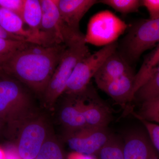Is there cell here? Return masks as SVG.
<instances>
[{
  "instance_id": "23",
  "label": "cell",
  "mask_w": 159,
  "mask_h": 159,
  "mask_svg": "<svg viewBox=\"0 0 159 159\" xmlns=\"http://www.w3.org/2000/svg\"><path fill=\"white\" fill-rule=\"evenodd\" d=\"M29 43H30L0 37V66L16 52L25 48Z\"/></svg>"
},
{
  "instance_id": "8",
  "label": "cell",
  "mask_w": 159,
  "mask_h": 159,
  "mask_svg": "<svg viewBox=\"0 0 159 159\" xmlns=\"http://www.w3.org/2000/svg\"><path fill=\"white\" fill-rule=\"evenodd\" d=\"M111 136L107 129L86 127L66 134L65 140L74 152L96 156Z\"/></svg>"
},
{
  "instance_id": "24",
  "label": "cell",
  "mask_w": 159,
  "mask_h": 159,
  "mask_svg": "<svg viewBox=\"0 0 159 159\" xmlns=\"http://www.w3.org/2000/svg\"><path fill=\"white\" fill-rule=\"evenodd\" d=\"M145 126L147 133L153 147L159 154V125L148 122L144 119L137 118Z\"/></svg>"
},
{
  "instance_id": "16",
  "label": "cell",
  "mask_w": 159,
  "mask_h": 159,
  "mask_svg": "<svg viewBox=\"0 0 159 159\" xmlns=\"http://www.w3.org/2000/svg\"><path fill=\"white\" fill-rule=\"evenodd\" d=\"M42 11L40 0H25L21 19L27 29L42 45L50 46L41 32Z\"/></svg>"
},
{
  "instance_id": "29",
  "label": "cell",
  "mask_w": 159,
  "mask_h": 159,
  "mask_svg": "<svg viewBox=\"0 0 159 159\" xmlns=\"http://www.w3.org/2000/svg\"><path fill=\"white\" fill-rule=\"evenodd\" d=\"M2 137H5V128L2 122L0 119V138Z\"/></svg>"
},
{
  "instance_id": "13",
  "label": "cell",
  "mask_w": 159,
  "mask_h": 159,
  "mask_svg": "<svg viewBox=\"0 0 159 159\" xmlns=\"http://www.w3.org/2000/svg\"><path fill=\"white\" fill-rule=\"evenodd\" d=\"M131 72L130 65L117 50L105 60L94 78L98 86Z\"/></svg>"
},
{
  "instance_id": "5",
  "label": "cell",
  "mask_w": 159,
  "mask_h": 159,
  "mask_svg": "<svg viewBox=\"0 0 159 159\" xmlns=\"http://www.w3.org/2000/svg\"><path fill=\"white\" fill-rule=\"evenodd\" d=\"M42 11L40 31L49 45L68 46L81 40L85 35L74 33L66 27L60 15L57 0H40Z\"/></svg>"
},
{
  "instance_id": "2",
  "label": "cell",
  "mask_w": 159,
  "mask_h": 159,
  "mask_svg": "<svg viewBox=\"0 0 159 159\" xmlns=\"http://www.w3.org/2000/svg\"><path fill=\"white\" fill-rule=\"evenodd\" d=\"M38 115L25 85L11 77L0 76V119L5 137L14 141L23 125Z\"/></svg>"
},
{
  "instance_id": "30",
  "label": "cell",
  "mask_w": 159,
  "mask_h": 159,
  "mask_svg": "<svg viewBox=\"0 0 159 159\" xmlns=\"http://www.w3.org/2000/svg\"><path fill=\"white\" fill-rule=\"evenodd\" d=\"M7 156L6 151L0 147V159H7Z\"/></svg>"
},
{
  "instance_id": "6",
  "label": "cell",
  "mask_w": 159,
  "mask_h": 159,
  "mask_svg": "<svg viewBox=\"0 0 159 159\" xmlns=\"http://www.w3.org/2000/svg\"><path fill=\"white\" fill-rule=\"evenodd\" d=\"M118 47L117 43H110L80 61L71 74L63 94L76 95L85 91L89 87L92 77H94L105 60L117 51Z\"/></svg>"
},
{
  "instance_id": "10",
  "label": "cell",
  "mask_w": 159,
  "mask_h": 159,
  "mask_svg": "<svg viewBox=\"0 0 159 159\" xmlns=\"http://www.w3.org/2000/svg\"><path fill=\"white\" fill-rule=\"evenodd\" d=\"M99 3L97 0H57V6L66 27L76 34H82L79 29L80 20L93 6Z\"/></svg>"
},
{
  "instance_id": "25",
  "label": "cell",
  "mask_w": 159,
  "mask_h": 159,
  "mask_svg": "<svg viewBox=\"0 0 159 159\" xmlns=\"http://www.w3.org/2000/svg\"><path fill=\"white\" fill-rule=\"evenodd\" d=\"M25 0H0V6L15 13L21 18Z\"/></svg>"
},
{
  "instance_id": "1",
  "label": "cell",
  "mask_w": 159,
  "mask_h": 159,
  "mask_svg": "<svg viewBox=\"0 0 159 159\" xmlns=\"http://www.w3.org/2000/svg\"><path fill=\"white\" fill-rule=\"evenodd\" d=\"M66 47L30 43L3 63L0 70L42 98Z\"/></svg>"
},
{
  "instance_id": "21",
  "label": "cell",
  "mask_w": 159,
  "mask_h": 159,
  "mask_svg": "<svg viewBox=\"0 0 159 159\" xmlns=\"http://www.w3.org/2000/svg\"><path fill=\"white\" fill-rule=\"evenodd\" d=\"M35 159H64L62 148L59 142L50 134Z\"/></svg>"
},
{
  "instance_id": "26",
  "label": "cell",
  "mask_w": 159,
  "mask_h": 159,
  "mask_svg": "<svg viewBox=\"0 0 159 159\" xmlns=\"http://www.w3.org/2000/svg\"><path fill=\"white\" fill-rule=\"evenodd\" d=\"M142 5L147 9L151 19L159 18V0H142Z\"/></svg>"
},
{
  "instance_id": "19",
  "label": "cell",
  "mask_w": 159,
  "mask_h": 159,
  "mask_svg": "<svg viewBox=\"0 0 159 159\" xmlns=\"http://www.w3.org/2000/svg\"><path fill=\"white\" fill-rule=\"evenodd\" d=\"M96 156L97 159H124L123 143L112 135L110 139Z\"/></svg>"
},
{
  "instance_id": "15",
  "label": "cell",
  "mask_w": 159,
  "mask_h": 159,
  "mask_svg": "<svg viewBox=\"0 0 159 159\" xmlns=\"http://www.w3.org/2000/svg\"><path fill=\"white\" fill-rule=\"evenodd\" d=\"M0 26L7 32L23 38L28 42L42 45L38 39L27 29L19 16L1 6Z\"/></svg>"
},
{
  "instance_id": "14",
  "label": "cell",
  "mask_w": 159,
  "mask_h": 159,
  "mask_svg": "<svg viewBox=\"0 0 159 159\" xmlns=\"http://www.w3.org/2000/svg\"><path fill=\"white\" fill-rule=\"evenodd\" d=\"M67 96L68 98L59 111L60 121L66 129V134L87 127L74 95Z\"/></svg>"
},
{
  "instance_id": "27",
  "label": "cell",
  "mask_w": 159,
  "mask_h": 159,
  "mask_svg": "<svg viewBox=\"0 0 159 159\" xmlns=\"http://www.w3.org/2000/svg\"><path fill=\"white\" fill-rule=\"evenodd\" d=\"M0 37L5 39L13 40L20 41H24L28 42L25 39L23 38L16 36L9 32H7L5 29H3L0 26Z\"/></svg>"
},
{
  "instance_id": "22",
  "label": "cell",
  "mask_w": 159,
  "mask_h": 159,
  "mask_svg": "<svg viewBox=\"0 0 159 159\" xmlns=\"http://www.w3.org/2000/svg\"><path fill=\"white\" fill-rule=\"evenodd\" d=\"M99 3L111 7L122 14L138 11L142 5L141 0H99Z\"/></svg>"
},
{
  "instance_id": "20",
  "label": "cell",
  "mask_w": 159,
  "mask_h": 159,
  "mask_svg": "<svg viewBox=\"0 0 159 159\" xmlns=\"http://www.w3.org/2000/svg\"><path fill=\"white\" fill-rule=\"evenodd\" d=\"M140 118L159 125V96L153 99L142 103L139 113L134 114Z\"/></svg>"
},
{
  "instance_id": "9",
  "label": "cell",
  "mask_w": 159,
  "mask_h": 159,
  "mask_svg": "<svg viewBox=\"0 0 159 159\" xmlns=\"http://www.w3.org/2000/svg\"><path fill=\"white\" fill-rule=\"evenodd\" d=\"M71 95L75 97L87 127L107 129L111 120L110 110L94 91L88 87L82 93Z\"/></svg>"
},
{
  "instance_id": "28",
  "label": "cell",
  "mask_w": 159,
  "mask_h": 159,
  "mask_svg": "<svg viewBox=\"0 0 159 159\" xmlns=\"http://www.w3.org/2000/svg\"><path fill=\"white\" fill-rule=\"evenodd\" d=\"M68 159H97L94 156L87 155L74 152L69 155Z\"/></svg>"
},
{
  "instance_id": "18",
  "label": "cell",
  "mask_w": 159,
  "mask_h": 159,
  "mask_svg": "<svg viewBox=\"0 0 159 159\" xmlns=\"http://www.w3.org/2000/svg\"><path fill=\"white\" fill-rule=\"evenodd\" d=\"M159 96V71L138 90L134 99L141 103Z\"/></svg>"
},
{
  "instance_id": "31",
  "label": "cell",
  "mask_w": 159,
  "mask_h": 159,
  "mask_svg": "<svg viewBox=\"0 0 159 159\" xmlns=\"http://www.w3.org/2000/svg\"><path fill=\"white\" fill-rule=\"evenodd\" d=\"M4 75L3 74L2 72L0 70V76H4Z\"/></svg>"
},
{
  "instance_id": "17",
  "label": "cell",
  "mask_w": 159,
  "mask_h": 159,
  "mask_svg": "<svg viewBox=\"0 0 159 159\" xmlns=\"http://www.w3.org/2000/svg\"><path fill=\"white\" fill-rule=\"evenodd\" d=\"M159 71V45L146 57L139 71L135 75L134 86V95L141 87Z\"/></svg>"
},
{
  "instance_id": "4",
  "label": "cell",
  "mask_w": 159,
  "mask_h": 159,
  "mask_svg": "<svg viewBox=\"0 0 159 159\" xmlns=\"http://www.w3.org/2000/svg\"><path fill=\"white\" fill-rule=\"evenodd\" d=\"M159 43V18L142 20L132 25L118 46L127 62H136L144 52Z\"/></svg>"
},
{
  "instance_id": "11",
  "label": "cell",
  "mask_w": 159,
  "mask_h": 159,
  "mask_svg": "<svg viewBox=\"0 0 159 159\" xmlns=\"http://www.w3.org/2000/svg\"><path fill=\"white\" fill-rule=\"evenodd\" d=\"M124 159H159V154L153 147L148 134L141 131L132 132L123 143Z\"/></svg>"
},
{
  "instance_id": "7",
  "label": "cell",
  "mask_w": 159,
  "mask_h": 159,
  "mask_svg": "<svg viewBox=\"0 0 159 159\" xmlns=\"http://www.w3.org/2000/svg\"><path fill=\"white\" fill-rule=\"evenodd\" d=\"M49 133L48 125L42 116L37 115L26 122L14 140L20 158H36Z\"/></svg>"
},
{
  "instance_id": "12",
  "label": "cell",
  "mask_w": 159,
  "mask_h": 159,
  "mask_svg": "<svg viewBox=\"0 0 159 159\" xmlns=\"http://www.w3.org/2000/svg\"><path fill=\"white\" fill-rule=\"evenodd\" d=\"M134 76L133 72L128 73L98 87L117 103L124 106L134 100Z\"/></svg>"
},
{
  "instance_id": "3",
  "label": "cell",
  "mask_w": 159,
  "mask_h": 159,
  "mask_svg": "<svg viewBox=\"0 0 159 159\" xmlns=\"http://www.w3.org/2000/svg\"><path fill=\"white\" fill-rule=\"evenodd\" d=\"M90 54L85 39L67 46L42 98L46 108L50 109L54 106L64 93L77 63Z\"/></svg>"
}]
</instances>
